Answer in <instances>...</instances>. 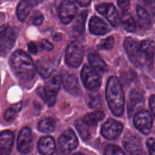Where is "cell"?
Listing matches in <instances>:
<instances>
[{"instance_id": "25", "label": "cell", "mask_w": 155, "mask_h": 155, "mask_svg": "<svg viewBox=\"0 0 155 155\" xmlns=\"http://www.w3.org/2000/svg\"><path fill=\"white\" fill-rule=\"evenodd\" d=\"M136 11L140 26L143 28H149L151 25V19L147 10L140 5H137Z\"/></svg>"}, {"instance_id": "16", "label": "cell", "mask_w": 155, "mask_h": 155, "mask_svg": "<svg viewBox=\"0 0 155 155\" xmlns=\"http://www.w3.org/2000/svg\"><path fill=\"white\" fill-rule=\"evenodd\" d=\"M14 134L5 130L0 133V155H9L14 143Z\"/></svg>"}, {"instance_id": "1", "label": "cell", "mask_w": 155, "mask_h": 155, "mask_svg": "<svg viewBox=\"0 0 155 155\" xmlns=\"http://www.w3.org/2000/svg\"><path fill=\"white\" fill-rule=\"evenodd\" d=\"M10 66L20 80L29 81L35 77V67L31 57L24 51L17 50L10 56Z\"/></svg>"}, {"instance_id": "21", "label": "cell", "mask_w": 155, "mask_h": 155, "mask_svg": "<svg viewBox=\"0 0 155 155\" xmlns=\"http://www.w3.org/2000/svg\"><path fill=\"white\" fill-rule=\"evenodd\" d=\"M140 50L147 61H151L155 54V42L150 39L142 41L139 44Z\"/></svg>"}, {"instance_id": "9", "label": "cell", "mask_w": 155, "mask_h": 155, "mask_svg": "<svg viewBox=\"0 0 155 155\" xmlns=\"http://www.w3.org/2000/svg\"><path fill=\"white\" fill-rule=\"evenodd\" d=\"M133 122L135 127L142 133H150L153 125V119L150 113L147 110L137 111L134 116Z\"/></svg>"}, {"instance_id": "34", "label": "cell", "mask_w": 155, "mask_h": 155, "mask_svg": "<svg viewBox=\"0 0 155 155\" xmlns=\"http://www.w3.org/2000/svg\"><path fill=\"white\" fill-rule=\"evenodd\" d=\"M146 143L150 155H155V138H149Z\"/></svg>"}, {"instance_id": "32", "label": "cell", "mask_w": 155, "mask_h": 155, "mask_svg": "<svg viewBox=\"0 0 155 155\" xmlns=\"http://www.w3.org/2000/svg\"><path fill=\"white\" fill-rule=\"evenodd\" d=\"M114 39L112 36H109L101 40L98 45V48L101 50H110L114 46Z\"/></svg>"}, {"instance_id": "11", "label": "cell", "mask_w": 155, "mask_h": 155, "mask_svg": "<svg viewBox=\"0 0 155 155\" xmlns=\"http://www.w3.org/2000/svg\"><path fill=\"white\" fill-rule=\"evenodd\" d=\"M78 12L76 5L70 0L62 1L58 8L60 20L64 24H68L74 18Z\"/></svg>"}, {"instance_id": "6", "label": "cell", "mask_w": 155, "mask_h": 155, "mask_svg": "<svg viewBox=\"0 0 155 155\" xmlns=\"http://www.w3.org/2000/svg\"><path fill=\"white\" fill-rule=\"evenodd\" d=\"M17 31L7 24L0 27V54H6L15 43Z\"/></svg>"}, {"instance_id": "35", "label": "cell", "mask_w": 155, "mask_h": 155, "mask_svg": "<svg viewBox=\"0 0 155 155\" xmlns=\"http://www.w3.org/2000/svg\"><path fill=\"white\" fill-rule=\"evenodd\" d=\"M16 112L15 111V110L13 108H8L5 111L4 119H5V120L8 121V122L13 120L16 116Z\"/></svg>"}, {"instance_id": "15", "label": "cell", "mask_w": 155, "mask_h": 155, "mask_svg": "<svg viewBox=\"0 0 155 155\" xmlns=\"http://www.w3.org/2000/svg\"><path fill=\"white\" fill-rule=\"evenodd\" d=\"M144 96L142 91L139 88L133 89L130 93L128 102V114L130 117L134 111L143 104Z\"/></svg>"}, {"instance_id": "13", "label": "cell", "mask_w": 155, "mask_h": 155, "mask_svg": "<svg viewBox=\"0 0 155 155\" xmlns=\"http://www.w3.org/2000/svg\"><path fill=\"white\" fill-rule=\"evenodd\" d=\"M123 130L122 124L113 119L107 120L101 127V134L102 136L109 140L117 137Z\"/></svg>"}, {"instance_id": "36", "label": "cell", "mask_w": 155, "mask_h": 155, "mask_svg": "<svg viewBox=\"0 0 155 155\" xmlns=\"http://www.w3.org/2000/svg\"><path fill=\"white\" fill-rule=\"evenodd\" d=\"M143 2L148 8L147 12H150L152 15H155V0H146Z\"/></svg>"}, {"instance_id": "20", "label": "cell", "mask_w": 155, "mask_h": 155, "mask_svg": "<svg viewBox=\"0 0 155 155\" xmlns=\"http://www.w3.org/2000/svg\"><path fill=\"white\" fill-rule=\"evenodd\" d=\"M88 59L91 68L96 71L103 73L107 71V65L98 54L96 53H90L88 56Z\"/></svg>"}, {"instance_id": "41", "label": "cell", "mask_w": 155, "mask_h": 155, "mask_svg": "<svg viewBox=\"0 0 155 155\" xmlns=\"http://www.w3.org/2000/svg\"><path fill=\"white\" fill-rule=\"evenodd\" d=\"M81 6L85 7L90 4L91 0H75Z\"/></svg>"}, {"instance_id": "22", "label": "cell", "mask_w": 155, "mask_h": 155, "mask_svg": "<svg viewBox=\"0 0 155 155\" xmlns=\"http://www.w3.org/2000/svg\"><path fill=\"white\" fill-rule=\"evenodd\" d=\"M105 117V114L102 111L89 113L85 115L81 119L82 122L90 128L96 126L97 123Z\"/></svg>"}, {"instance_id": "7", "label": "cell", "mask_w": 155, "mask_h": 155, "mask_svg": "<svg viewBox=\"0 0 155 155\" xmlns=\"http://www.w3.org/2000/svg\"><path fill=\"white\" fill-rule=\"evenodd\" d=\"M81 77L84 85L89 90L96 91L101 85L102 79L99 74L87 65H85L82 67Z\"/></svg>"}, {"instance_id": "40", "label": "cell", "mask_w": 155, "mask_h": 155, "mask_svg": "<svg viewBox=\"0 0 155 155\" xmlns=\"http://www.w3.org/2000/svg\"><path fill=\"white\" fill-rule=\"evenodd\" d=\"M28 49L29 51L33 54H36L38 53V47L35 43L33 42H30L28 44Z\"/></svg>"}, {"instance_id": "18", "label": "cell", "mask_w": 155, "mask_h": 155, "mask_svg": "<svg viewBox=\"0 0 155 155\" xmlns=\"http://www.w3.org/2000/svg\"><path fill=\"white\" fill-rule=\"evenodd\" d=\"M54 139L49 136L41 137L38 142V150L41 155H53L56 151Z\"/></svg>"}, {"instance_id": "27", "label": "cell", "mask_w": 155, "mask_h": 155, "mask_svg": "<svg viewBox=\"0 0 155 155\" xmlns=\"http://www.w3.org/2000/svg\"><path fill=\"white\" fill-rule=\"evenodd\" d=\"M88 15V11L84 10L79 15L78 18L76 19L75 22L73 25V28L75 31L79 33H83L84 31V27L85 24V21Z\"/></svg>"}, {"instance_id": "4", "label": "cell", "mask_w": 155, "mask_h": 155, "mask_svg": "<svg viewBox=\"0 0 155 155\" xmlns=\"http://www.w3.org/2000/svg\"><path fill=\"white\" fill-rule=\"evenodd\" d=\"M78 145V139L72 130H65L59 137L57 155H68Z\"/></svg>"}, {"instance_id": "23", "label": "cell", "mask_w": 155, "mask_h": 155, "mask_svg": "<svg viewBox=\"0 0 155 155\" xmlns=\"http://www.w3.org/2000/svg\"><path fill=\"white\" fill-rule=\"evenodd\" d=\"M32 8V5L27 0H21L16 8V15L21 22L27 19Z\"/></svg>"}, {"instance_id": "24", "label": "cell", "mask_w": 155, "mask_h": 155, "mask_svg": "<svg viewBox=\"0 0 155 155\" xmlns=\"http://www.w3.org/2000/svg\"><path fill=\"white\" fill-rule=\"evenodd\" d=\"M35 67L38 73L44 79L48 78L53 72L52 65L45 60H38Z\"/></svg>"}, {"instance_id": "3", "label": "cell", "mask_w": 155, "mask_h": 155, "mask_svg": "<svg viewBox=\"0 0 155 155\" xmlns=\"http://www.w3.org/2000/svg\"><path fill=\"white\" fill-rule=\"evenodd\" d=\"M61 84V76L59 74H54L50 78L44 87H41L37 89L38 94L48 107L54 105Z\"/></svg>"}, {"instance_id": "26", "label": "cell", "mask_w": 155, "mask_h": 155, "mask_svg": "<svg viewBox=\"0 0 155 155\" xmlns=\"http://www.w3.org/2000/svg\"><path fill=\"white\" fill-rule=\"evenodd\" d=\"M38 129L41 132L50 133L55 129L54 120L51 117H47L41 120L38 124Z\"/></svg>"}, {"instance_id": "10", "label": "cell", "mask_w": 155, "mask_h": 155, "mask_svg": "<svg viewBox=\"0 0 155 155\" xmlns=\"http://www.w3.org/2000/svg\"><path fill=\"white\" fill-rule=\"evenodd\" d=\"M122 143L131 155H142L143 150L140 138L135 134L128 131L124 135Z\"/></svg>"}, {"instance_id": "37", "label": "cell", "mask_w": 155, "mask_h": 155, "mask_svg": "<svg viewBox=\"0 0 155 155\" xmlns=\"http://www.w3.org/2000/svg\"><path fill=\"white\" fill-rule=\"evenodd\" d=\"M119 7L123 10L127 11L130 6V0H117Z\"/></svg>"}, {"instance_id": "2", "label": "cell", "mask_w": 155, "mask_h": 155, "mask_svg": "<svg viewBox=\"0 0 155 155\" xmlns=\"http://www.w3.org/2000/svg\"><path fill=\"white\" fill-rule=\"evenodd\" d=\"M106 99L108 107L116 116H120L124 109V94L121 84L115 76L108 79L106 85Z\"/></svg>"}, {"instance_id": "30", "label": "cell", "mask_w": 155, "mask_h": 155, "mask_svg": "<svg viewBox=\"0 0 155 155\" xmlns=\"http://www.w3.org/2000/svg\"><path fill=\"white\" fill-rule=\"evenodd\" d=\"M87 102L91 108H97L101 105V97L98 93L93 92L88 95Z\"/></svg>"}, {"instance_id": "17", "label": "cell", "mask_w": 155, "mask_h": 155, "mask_svg": "<svg viewBox=\"0 0 155 155\" xmlns=\"http://www.w3.org/2000/svg\"><path fill=\"white\" fill-rule=\"evenodd\" d=\"M62 84L65 90L71 94L76 95L79 92L78 79L74 74L65 73L61 76Z\"/></svg>"}, {"instance_id": "44", "label": "cell", "mask_w": 155, "mask_h": 155, "mask_svg": "<svg viewBox=\"0 0 155 155\" xmlns=\"http://www.w3.org/2000/svg\"><path fill=\"white\" fill-rule=\"evenodd\" d=\"M73 155H84V154H82V153H77L74 154Z\"/></svg>"}, {"instance_id": "31", "label": "cell", "mask_w": 155, "mask_h": 155, "mask_svg": "<svg viewBox=\"0 0 155 155\" xmlns=\"http://www.w3.org/2000/svg\"><path fill=\"white\" fill-rule=\"evenodd\" d=\"M104 155H125L122 150L114 145H108L104 150Z\"/></svg>"}, {"instance_id": "5", "label": "cell", "mask_w": 155, "mask_h": 155, "mask_svg": "<svg viewBox=\"0 0 155 155\" xmlns=\"http://www.w3.org/2000/svg\"><path fill=\"white\" fill-rule=\"evenodd\" d=\"M84 48L78 41H73L67 46L65 51V60L66 64L73 68L78 67L84 58Z\"/></svg>"}, {"instance_id": "33", "label": "cell", "mask_w": 155, "mask_h": 155, "mask_svg": "<svg viewBox=\"0 0 155 155\" xmlns=\"http://www.w3.org/2000/svg\"><path fill=\"white\" fill-rule=\"evenodd\" d=\"M44 21V16L40 12H37L32 18V22L36 26L41 25Z\"/></svg>"}, {"instance_id": "38", "label": "cell", "mask_w": 155, "mask_h": 155, "mask_svg": "<svg viewBox=\"0 0 155 155\" xmlns=\"http://www.w3.org/2000/svg\"><path fill=\"white\" fill-rule=\"evenodd\" d=\"M41 46L42 49L47 51H51L53 49V45L47 39L42 40L41 42Z\"/></svg>"}, {"instance_id": "29", "label": "cell", "mask_w": 155, "mask_h": 155, "mask_svg": "<svg viewBox=\"0 0 155 155\" xmlns=\"http://www.w3.org/2000/svg\"><path fill=\"white\" fill-rule=\"evenodd\" d=\"M75 125L78 133L82 139L87 140L90 138L91 135L90 127L84 124L82 120H77L76 122Z\"/></svg>"}, {"instance_id": "12", "label": "cell", "mask_w": 155, "mask_h": 155, "mask_svg": "<svg viewBox=\"0 0 155 155\" xmlns=\"http://www.w3.org/2000/svg\"><path fill=\"white\" fill-rule=\"evenodd\" d=\"M33 147V136L31 130L24 127L20 131L17 139V148L19 151L27 154L30 153Z\"/></svg>"}, {"instance_id": "19", "label": "cell", "mask_w": 155, "mask_h": 155, "mask_svg": "<svg viewBox=\"0 0 155 155\" xmlns=\"http://www.w3.org/2000/svg\"><path fill=\"white\" fill-rule=\"evenodd\" d=\"M90 31L95 35H104L109 31L107 24L101 18L93 16L89 22Z\"/></svg>"}, {"instance_id": "14", "label": "cell", "mask_w": 155, "mask_h": 155, "mask_svg": "<svg viewBox=\"0 0 155 155\" xmlns=\"http://www.w3.org/2000/svg\"><path fill=\"white\" fill-rule=\"evenodd\" d=\"M96 10L103 15L113 27H116L119 23V16L116 7L111 4L102 3L96 5Z\"/></svg>"}, {"instance_id": "39", "label": "cell", "mask_w": 155, "mask_h": 155, "mask_svg": "<svg viewBox=\"0 0 155 155\" xmlns=\"http://www.w3.org/2000/svg\"><path fill=\"white\" fill-rule=\"evenodd\" d=\"M149 105L152 113L155 116V94L151 96V97H150Z\"/></svg>"}, {"instance_id": "45", "label": "cell", "mask_w": 155, "mask_h": 155, "mask_svg": "<svg viewBox=\"0 0 155 155\" xmlns=\"http://www.w3.org/2000/svg\"><path fill=\"white\" fill-rule=\"evenodd\" d=\"M140 1H143V2H144V1H145L146 0H140Z\"/></svg>"}, {"instance_id": "43", "label": "cell", "mask_w": 155, "mask_h": 155, "mask_svg": "<svg viewBox=\"0 0 155 155\" xmlns=\"http://www.w3.org/2000/svg\"><path fill=\"white\" fill-rule=\"evenodd\" d=\"M53 39L56 41H59L62 39L61 35L59 33H54L53 36Z\"/></svg>"}, {"instance_id": "28", "label": "cell", "mask_w": 155, "mask_h": 155, "mask_svg": "<svg viewBox=\"0 0 155 155\" xmlns=\"http://www.w3.org/2000/svg\"><path fill=\"white\" fill-rule=\"evenodd\" d=\"M121 21L122 25L128 32H134L136 28V24L133 18L128 13L122 15Z\"/></svg>"}, {"instance_id": "8", "label": "cell", "mask_w": 155, "mask_h": 155, "mask_svg": "<svg viewBox=\"0 0 155 155\" xmlns=\"http://www.w3.org/2000/svg\"><path fill=\"white\" fill-rule=\"evenodd\" d=\"M124 47L130 60L136 66L142 65L143 61H147L140 50L139 44L131 38H126L124 40Z\"/></svg>"}, {"instance_id": "42", "label": "cell", "mask_w": 155, "mask_h": 155, "mask_svg": "<svg viewBox=\"0 0 155 155\" xmlns=\"http://www.w3.org/2000/svg\"><path fill=\"white\" fill-rule=\"evenodd\" d=\"M12 108H13L16 112L19 111L22 108V102H18V103L13 105Z\"/></svg>"}]
</instances>
